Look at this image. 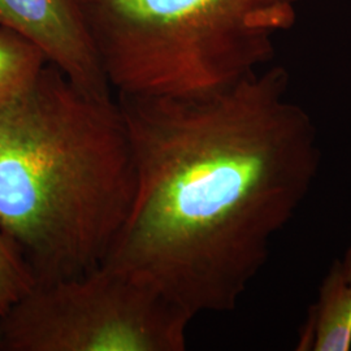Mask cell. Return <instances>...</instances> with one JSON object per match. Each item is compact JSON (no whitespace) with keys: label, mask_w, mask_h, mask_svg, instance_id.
I'll return each mask as SVG.
<instances>
[{"label":"cell","mask_w":351,"mask_h":351,"mask_svg":"<svg viewBox=\"0 0 351 351\" xmlns=\"http://www.w3.org/2000/svg\"><path fill=\"white\" fill-rule=\"evenodd\" d=\"M288 90L277 65L199 95L117 94L136 193L103 264L191 319L234 310L320 171L316 126Z\"/></svg>","instance_id":"cell-1"},{"label":"cell","mask_w":351,"mask_h":351,"mask_svg":"<svg viewBox=\"0 0 351 351\" xmlns=\"http://www.w3.org/2000/svg\"><path fill=\"white\" fill-rule=\"evenodd\" d=\"M136 193L119 103L91 95L49 63L0 106V233L36 284L104 263Z\"/></svg>","instance_id":"cell-2"},{"label":"cell","mask_w":351,"mask_h":351,"mask_svg":"<svg viewBox=\"0 0 351 351\" xmlns=\"http://www.w3.org/2000/svg\"><path fill=\"white\" fill-rule=\"evenodd\" d=\"M303 0H80L117 94L189 97L226 88L275 56Z\"/></svg>","instance_id":"cell-3"},{"label":"cell","mask_w":351,"mask_h":351,"mask_svg":"<svg viewBox=\"0 0 351 351\" xmlns=\"http://www.w3.org/2000/svg\"><path fill=\"white\" fill-rule=\"evenodd\" d=\"M193 319L107 264L36 284L0 316V351H184Z\"/></svg>","instance_id":"cell-4"},{"label":"cell","mask_w":351,"mask_h":351,"mask_svg":"<svg viewBox=\"0 0 351 351\" xmlns=\"http://www.w3.org/2000/svg\"><path fill=\"white\" fill-rule=\"evenodd\" d=\"M0 26L32 40L47 63L91 95L111 97V85L88 32L80 0H0Z\"/></svg>","instance_id":"cell-5"},{"label":"cell","mask_w":351,"mask_h":351,"mask_svg":"<svg viewBox=\"0 0 351 351\" xmlns=\"http://www.w3.org/2000/svg\"><path fill=\"white\" fill-rule=\"evenodd\" d=\"M300 351L351 350V284L339 262L323 278L319 295L303 324Z\"/></svg>","instance_id":"cell-6"},{"label":"cell","mask_w":351,"mask_h":351,"mask_svg":"<svg viewBox=\"0 0 351 351\" xmlns=\"http://www.w3.org/2000/svg\"><path fill=\"white\" fill-rule=\"evenodd\" d=\"M46 63L47 59L37 45L12 29L0 26V106L29 88Z\"/></svg>","instance_id":"cell-7"},{"label":"cell","mask_w":351,"mask_h":351,"mask_svg":"<svg viewBox=\"0 0 351 351\" xmlns=\"http://www.w3.org/2000/svg\"><path fill=\"white\" fill-rule=\"evenodd\" d=\"M36 285L21 254L0 233V316Z\"/></svg>","instance_id":"cell-8"},{"label":"cell","mask_w":351,"mask_h":351,"mask_svg":"<svg viewBox=\"0 0 351 351\" xmlns=\"http://www.w3.org/2000/svg\"><path fill=\"white\" fill-rule=\"evenodd\" d=\"M339 265H341L345 276H346V278L349 280V282L351 284V243L349 249L346 250L343 259L339 262Z\"/></svg>","instance_id":"cell-9"}]
</instances>
